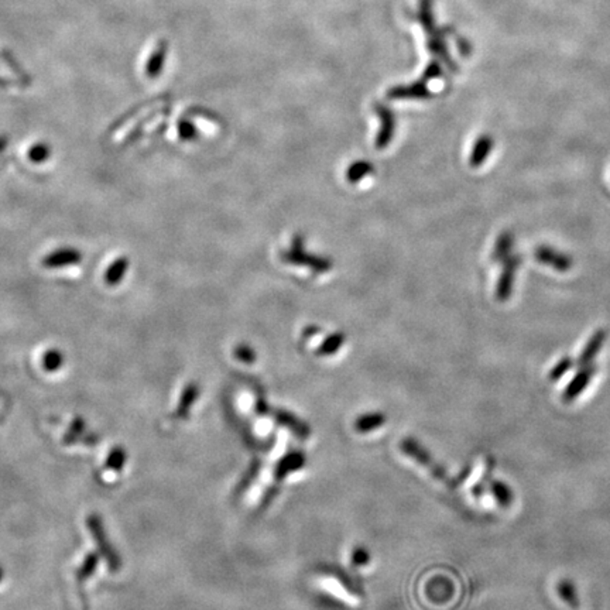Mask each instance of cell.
I'll return each instance as SVG.
<instances>
[{"instance_id": "cell-17", "label": "cell", "mask_w": 610, "mask_h": 610, "mask_svg": "<svg viewBox=\"0 0 610 610\" xmlns=\"http://www.w3.org/2000/svg\"><path fill=\"white\" fill-rule=\"evenodd\" d=\"M572 368V359L571 357H564L561 361L550 370V379L551 380H558L559 377H562L569 369Z\"/></svg>"}, {"instance_id": "cell-6", "label": "cell", "mask_w": 610, "mask_h": 610, "mask_svg": "<svg viewBox=\"0 0 610 610\" xmlns=\"http://www.w3.org/2000/svg\"><path fill=\"white\" fill-rule=\"evenodd\" d=\"M78 262H81V255L77 252V250L68 249V250H57V252H53L51 255L44 258L43 264L48 269H55V267L74 264Z\"/></svg>"}, {"instance_id": "cell-3", "label": "cell", "mask_w": 610, "mask_h": 610, "mask_svg": "<svg viewBox=\"0 0 610 610\" xmlns=\"http://www.w3.org/2000/svg\"><path fill=\"white\" fill-rule=\"evenodd\" d=\"M595 372H596V366H595V365L591 364V365L584 366V368L577 373V376L571 380V383L568 384V387L564 390L562 400H564L565 403H571V402H573L575 399H578V397H580V394L588 387V384H589V382L592 380Z\"/></svg>"}, {"instance_id": "cell-12", "label": "cell", "mask_w": 610, "mask_h": 610, "mask_svg": "<svg viewBox=\"0 0 610 610\" xmlns=\"http://www.w3.org/2000/svg\"><path fill=\"white\" fill-rule=\"evenodd\" d=\"M126 270H127V260L126 259H119L118 262H115L109 269H107V273H106L107 284H111V285L118 284L123 278V276L126 274Z\"/></svg>"}, {"instance_id": "cell-20", "label": "cell", "mask_w": 610, "mask_h": 610, "mask_svg": "<svg viewBox=\"0 0 610 610\" xmlns=\"http://www.w3.org/2000/svg\"><path fill=\"white\" fill-rule=\"evenodd\" d=\"M236 357H239L240 361L244 362V364H252V362L255 361L256 355H255V352L252 350V348H249V346H239V348L236 349Z\"/></svg>"}, {"instance_id": "cell-10", "label": "cell", "mask_w": 610, "mask_h": 610, "mask_svg": "<svg viewBox=\"0 0 610 610\" xmlns=\"http://www.w3.org/2000/svg\"><path fill=\"white\" fill-rule=\"evenodd\" d=\"M429 93L427 91V88L424 87V84L417 82L411 87H400V88H393L388 92V98L393 99H403V98H427Z\"/></svg>"}, {"instance_id": "cell-15", "label": "cell", "mask_w": 610, "mask_h": 610, "mask_svg": "<svg viewBox=\"0 0 610 610\" xmlns=\"http://www.w3.org/2000/svg\"><path fill=\"white\" fill-rule=\"evenodd\" d=\"M383 417L379 414H369L365 417H361L356 422V429L361 433H366V431H372V428H376L379 425L383 424Z\"/></svg>"}, {"instance_id": "cell-18", "label": "cell", "mask_w": 610, "mask_h": 610, "mask_svg": "<svg viewBox=\"0 0 610 610\" xmlns=\"http://www.w3.org/2000/svg\"><path fill=\"white\" fill-rule=\"evenodd\" d=\"M343 343V337L341 334H335L332 335L330 339H327L324 342V345L321 346L319 353L321 355H331L334 352H337L338 348H341V345Z\"/></svg>"}, {"instance_id": "cell-11", "label": "cell", "mask_w": 610, "mask_h": 610, "mask_svg": "<svg viewBox=\"0 0 610 610\" xmlns=\"http://www.w3.org/2000/svg\"><path fill=\"white\" fill-rule=\"evenodd\" d=\"M165 51H167V46L164 43H160L159 47L153 51L152 57L149 58V61L146 64V73L149 77L154 78V77L160 75L161 69H163V64H164Z\"/></svg>"}, {"instance_id": "cell-4", "label": "cell", "mask_w": 610, "mask_h": 610, "mask_svg": "<svg viewBox=\"0 0 610 610\" xmlns=\"http://www.w3.org/2000/svg\"><path fill=\"white\" fill-rule=\"evenodd\" d=\"M282 258L285 259V262H289V263L307 264V266L312 267L314 270H316V271H319V273L325 271L327 269L331 267V263H330V262L322 260V259H318V258H314V256H308L307 253H304V250H303V246H301V240H300V239H296V242H294V244H293V249L290 250V252L282 253Z\"/></svg>"}, {"instance_id": "cell-13", "label": "cell", "mask_w": 610, "mask_h": 610, "mask_svg": "<svg viewBox=\"0 0 610 610\" xmlns=\"http://www.w3.org/2000/svg\"><path fill=\"white\" fill-rule=\"evenodd\" d=\"M492 490H493V494H494L496 500L499 501L501 506H510L512 505L513 493H512L509 486H506L505 483H501V482H493L492 483Z\"/></svg>"}, {"instance_id": "cell-8", "label": "cell", "mask_w": 610, "mask_h": 610, "mask_svg": "<svg viewBox=\"0 0 610 610\" xmlns=\"http://www.w3.org/2000/svg\"><path fill=\"white\" fill-rule=\"evenodd\" d=\"M492 149H493V138L489 134L481 136L476 140L475 146L472 149V153H471V159H469L471 165L472 167L482 165L487 160L489 154L492 153Z\"/></svg>"}, {"instance_id": "cell-21", "label": "cell", "mask_w": 610, "mask_h": 610, "mask_svg": "<svg viewBox=\"0 0 610 610\" xmlns=\"http://www.w3.org/2000/svg\"><path fill=\"white\" fill-rule=\"evenodd\" d=\"M195 136H197V132L191 123H188V122L179 123V137H183L184 140H191V138H195Z\"/></svg>"}, {"instance_id": "cell-19", "label": "cell", "mask_w": 610, "mask_h": 610, "mask_svg": "<svg viewBox=\"0 0 610 610\" xmlns=\"http://www.w3.org/2000/svg\"><path fill=\"white\" fill-rule=\"evenodd\" d=\"M48 154H50L48 146H46V145H35V146L31 147V150L28 153V157L34 163H40V161L47 160Z\"/></svg>"}, {"instance_id": "cell-1", "label": "cell", "mask_w": 610, "mask_h": 610, "mask_svg": "<svg viewBox=\"0 0 610 610\" xmlns=\"http://www.w3.org/2000/svg\"><path fill=\"white\" fill-rule=\"evenodd\" d=\"M503 263V273L500 274L497 285H496V298L499 301H506L510 298L514 278H516V270L521 264V258L516 255H510Z\"/></svg>"}, {"instance_id": "cell-5", "label": "cell", "mask_w": 610, "mask_h": 610, "mask_svg": "<svg viewBox=\"0 0 610 610\" xmlns=\"http://www.w3.org/2000/svg\"><path fill=\"white\" fill-rule=\"evenodd\" d=\"M376 111H377L379 118L382 119V129L379 132L376 145H377L379 149H383V147H386L388 145V141L393 137L394 127H396V125H394V123H396V122H394V115L391 114L390 109H387L386 106L376 105Z\"/></svg>"}, {"instance_id": "cell-9", "label": "cell", "mask_w": 610, "mask_h": 610, "mask_svg": "<svg viewBox=\"0 0 610 610\" xmlns=\"http://www.w3.org/2000/svg\"><path fill=\"white\" fill-rule=\"evenodd\" d=\"M513 244H514L513 233H510V232L501 233L494 243V249H493V253H492L493 262L501 263L503 260H506L512 255Z\"/></svg>"}, {"instance_id": "cell-16", "label": "cell", "mask_w": 610, "mask_h": 610, "mask_svg": "<svg viewBox=\"0 0 610 610\" xmlns=\"http://www.w3.org/2000/svg\"><path fill=\"white\" fill-rule=\"evenodd\" d=\"M372 171V165L366 161H357L348 170V179L350 183H357L359 179L365 177L368 172Z\"/></svg>"}, {"instance_id": "cell-2", "label": "cell", "mask_w": 610, "mask_h": 610, "mask_svg": "<svg viewBox=\"0 0 610 610\" xmlns=\"http://www.w3.org/2000/svg\"><path fill=\"white\" fill-rule=\"evenodd\" d=\"M535 259L546 266L555 269L559 273L568 271L573 264L572 259L568 255L561 253V252H558V250L551 249L548 246L538 247L535 250Z\"/></svg>"}, {"instance_id": "cell-14", "label": "cell", "mask_w": 610, "mask_h": 610, "mask_svg": "<svg viewBox=\"0 0 610 610\" xmlns=\"http://www.w3.org/2000/svg\"><path fill=\"white\" fill-rule=\"evenodd\" d=\"M558 593L569 606L578 607V595H577L575 588H573V585L571 582L562 581L558 585Z\"/></svg>"}, {"instance_id": "cell-7", "label": "cell", "mask_w": 610, "mask_h": 610, "mask_svg": "<svg viewBox=\"0 0 610 610\" xmlns=\"http://www.w3.org/2000/svg\"><path fill=\"white\" fill-rule=\"evenodd\" d=\"M604 339H606V332L603 330H599L598 332L593 334V337L589 339V342L586 343V346L584 348V350L578 359V365L581 368L592 364L595 356L600 352V349L604 343Z\"/></svg>"}]
</instances>
